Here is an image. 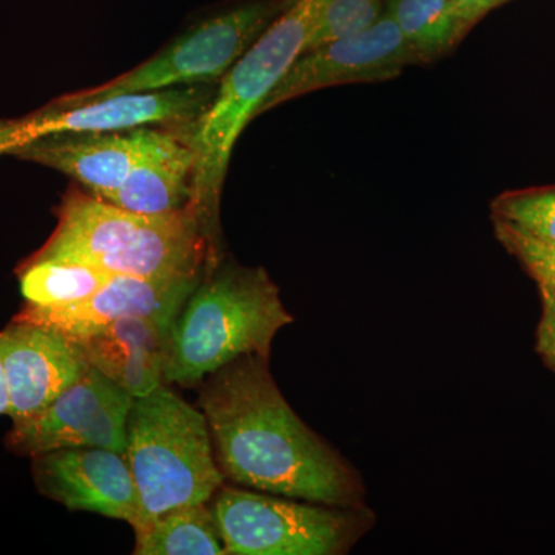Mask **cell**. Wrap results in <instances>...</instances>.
<instances>
[{
    "label": "cell",
    "mask_w": 555,
    "mask_h": 555,
    "mask_svg": "<svg viewBox=\"0 0 555 555\" xmlns=\"http://www.w3.org/2000/svg\"><path fill=\"white\" fill-rule=\"evenodd\" d=\"M269 361L244 356L201 383L198 404L222 474L268 494L364 506L357 470L288 406Z\"/></svg>",
    "instance_id": "1"
},
{
    "label": "cell",
    "mask_w": 555,
    "mask_h": 555,
    "mask_svg": "<svg viewBox=\"0 0 555 555\" xmlns=\"http://www.w3.org/2000/svg\"><path fill=\"white\" fill-rule=\"evenodd\" d=\"M323 0H291L261 38L225 73L199 118L178 127L193 153L188 208L218 251L219 206L240 134L306 49Z\"/></svg>",
    "instance_id": "2"
},
{
    "label": "cell",
    "mask_w": 555,
    "mask_h": 555,
    "mask_svg": "<svg viewBox=\"0 0 555 555\" xmlns=\"http://www.w3.org/2000/svg\"><path fill=\"white\" fill-rule=\"evenodd\" d=\"M35 255L141 278L199 276L221 261L188 207L134 214L73 188L57 208L53 235Z\"/></svg>",
    "instance_id": "3"
},
{
    "label": "cell",
    "mask_w": 555,
    "mask_h": 555,
    "mask_svg": "<svg viewBox=\"0 0 555 555\" xmlns=\"http://www.w3.org/2000/svg\"><path fill=\"white\" fill-rule=\"evenodd\" d=\"M292 323L266 269L219 261L175 321L164 383L196 386L241 357L270 360L278 332Z\"/></svg>",
    "instance_id": "4"
},
{
    "label": "cell",
    "mask_w": 555,
    "mask_h": 555,
    "mask_svg": "<svg viewBox=\"0 0 555 555\" xmlns=\"http://www.w3.org/2000/svg\"><path fill=\"white\" fill-rule=\"evenodd\" d=\"M126 456L139 500L133 531L177 507L208 503L224 486L206 415L164 385L134 398Z\"/></svg>",
    "instance_id": "5"
},
{
    "label": "cell",
    "mask_w": 555,
    "mask_h": 555,
    "mask_svg": "<svg viewBox=\"0 0 555 555\" xmlns=\"http://www.w3.org/2000/svg\"><path fill=\"white\" fill-rule=\"evenodd\" d=\"M225 553L232 555H339L374 525L364 506L298 502L254 489L222 486L211 505Z\"/></svg>",
    "instance_id": "6"
},
{
    "label": "cell",
    "mask_w": 555,
    "mask_h": 555,
    "mask_svg": "<svg viewBox=\"0 0 555 555\" xmlns=\"http://www.w3.org/2000/svg\"><path fill=\"white\" fill-rule=\"evenodd\" d=\"M291 0H246L206 17L152 60L94 89L65 94L54 102L82 104L122 96L206 86L224 78L240 57L287 9Z\"/></svg>",
    "instance_id": "7"
},
{
    "label": "cell",
    "mask_w": 555,
    "mask_h": 555,
    "mask_svg": "<svg viewBox=\"0 0 555 555\" xmlns=\"http://www.w3.org/2000/svg\"><path fill=\"white\" fill-rule=\"evenodd\" d=\"M215 93L211 83H206L82 104L61 105L53 101L31 115L0 120V156L13 155L27 142L49 134L189 126L203 115Z\"/></svg>",
    "instance_id": "8"
},
{
    "label": "cell",
    "mask_w": 555,
    "mask_h": 555,
    "mask_svg": "<svg viewBox=\"0 0 555 555\" xmlns=\"http://www.w3.org/2000/svg\"><path fill=\"white\" fill-rule=\"evenodd\" d=\"M133 400L127 390L90 366L49 406L13 423L5 447L13 454L30 459L75 448H105L126 454Z\"/></svg>",
    "instance_id": "9"
},
{
    "label": "cell",
    "mask_w": 555,
    "mask_h": 555,
    "mask_svg": "<svg viewBox=\"0 0 555 555\" xmlns=\"http://www.w3.org/2000/svg\"><path fill=\"white\" fill-rule=\"evenodd\" d=\"M416 60L389 14L357 35L299 54L283 79L262 102L258 115L276 105L328 87L396 79Z\"/></svg>",
    "instance_id": "10"
},
{
    "label": "cell",
    "mask_w": 555,
    "mask_h": 555,
    "mask_svg": "<svg viewBox=\"0 0 555 555\" xmlns=\"http://www.w3.org/2000/svg\"><path fill=\"white\" fill-rule=\"evenodd\" d=\"M0 361L9 386L11 422L38 414L90 369L76 339L56 328L13 318L0 331Z\"/></svg>",
    "instance_id": "11"
},
{
    "label": "cell",
    "mask_w": 555,
    "mask_h": 555,
    "mask_svg": "<svg viewBox=\"0 0 555 555\" xmlns=\"http://www.w3.org/2000/svg\"><path fill=\"white\" fill-rule=\"evenodd\" d=\"M40 494L68 511H86L137 526L139 500L126 454L105 448L61 449L33 456Z\"/></svg>",
    "instance_id": "12"
},
{
    "label": "cell",
    "mask_w": 555,
    "mask_h": 555,
    "mask_svg": "<svg viewBox=\"0 0 555 555\" xmlns=\"http://www.w3.org/2000/svg\"><path fill=\"white\" fill-rule=\"evenodd\" d=\"M203 276L113 275L100 291L76 305L61 309L24 306L14 318L56 328L72 339L126 317L155 318L175 323Z\"/></svg>",
    "instance_id": "13"
},
{
    "label": "cell",
    "mask_w": 555,
    "mask_h": 555,
    "mask_svg": "<svg viewBox=\"0 0 555 555\" xmlns=\"http://www.w3.org/2000/svg\"><path fill=\"white\" fill-rule=\"evenodd\" d=\"M145 129L49 134L22 145L13 156L61 171L107 201L126 181Z\"/></svg>",
    "instance_id": "14"
},
{
    "label": "cell",
    "mask_w": 555,
    "mask_h": 555,
    "mask_svg": "<svg viewBox=\"0 0 555 555\" xmlns=\"http://www.w3.org/2000/svg\"><path fill=\"white\" fill-rule=\"evenodd\" d=\"M173 324L155 318H119L76 341L90 366L131 397H145L164 385Z\"/></svg>",
    "instance_id": "15"
},
{
    "label": "cell",
    "mask_w": 555,
    "mask_h": 555,
    "mask_svg": "<svg viewBox=\"0 0 555 555\" xmlns=\"http://www.w3.org/2000/svg\"><path fill=\"white\" fill-rule=\"evenodd\" d=\"M192 171V149L178 127H147L126 181L107 201L134 214H177L188 207Z\"/></svg>",
    "instance_id": "16"
},
{
    "label": "cell",
    "mask_w": 555,
    "mask_h": 555,
    "mask_svg": "<svg viewBox=\"0 0 555 555\" xmlns=\"http://www.w3.org/2000/svg\"><path fill=\"white\" fill-rule=\"evenodd\" d=\"M137 555H225L208 503L177 507L134 529Z\"/></svg>",
    "instance_id": "17"
},
{
    "label": "cell",
    "mask_w": 555,
    "mask_h": 555,
    "mask_svg": "<svg viewBox=\"0 0 555 555\" xmlns=\"http://www.w3.org/2000/svg\"><path fill=\"white\" fill-rule=\"evenodd\" d=\"M104 270L31 255L17 269L22 298L28 308L61 309L89 298L112 278Z\"/></svg>",
    "instance_id": "18"
},
{
    "label": "cell",
    "mask_w": 555,
    "mask_h": 555,
    "mask_svg": "<svg viewBox=\"0 0 555 555\" xmlns=\"http://www.w3.org/2000/svg\"><path fill=\"white\" fill-rule=\"evenodd\" d=\"M385 13L420 64L443 56L466 36L451 0H386Z\"/></svg>",
    "instance_id": "19"
},
{
    "label": "cell",
    "mask_w": 555,
    "mask_h": 555,
    "mask_svg": "<svg viewBox=\"0 0 555 555\" xmlns=\"http://www.w3.org/2000/svg\"><path fill=\"white\" fill-rule=\"evenodd\" d=\"M491 210L494 221L555 243V185L503 193L492 201Z\"/></svg>",
    "instance_id": "20"
},
{
    "label": "cell",
    "mask_w": 555,
    "mask_h": 555,
    "mask_svg": "<svg viewBox=\"0 0 555 555\" xmlns=\"http://www.w3.org/2000/svg\"><path fill=\"white\" fill-rule=\"evenodd\" d=\"M385 10L386 0H323L305 51L366 30Z\"/></svg>",
    "instance_id": "21"
},
{
    "label": "cell",
    "mask_w": 555,
    "mask_h": 555,
    "mask_svg": "<svg viewBox=\"0 0 555 555\" xmlns=\"http://www.w3.org/2000/svg\"><path fill=\"white\" fill-rule=\"evenodd\" d=\"M494 232L499 243L535 281L542 299L555 301V243L526 235L502 221H494Z\"/></svg>",
    "instance_id": "22"
},
{
    "label": "cell",
    "mask_w": 555,
    "mask_h": 555,
    "mask_svg": "<svg viewBox=\"0 0 555 555\" xmlns=\"http://www.w3.org/2000/svg\"><path fill=\"white\" fill-rule=\"evenodd\" d=\"M535 350L555 372V301L542 299V318L537 327Z\"/></svg>",
    "instance_id": "23"
},
{
    "label": "cell",
    "mask_w": 555,
    "mask_h": 555,
    "mask_svg": "<svg viewBox=\"0 0 555 555\" xmlns=\"http://www.w3.org/2000/svg\"><path fill=\"white\" fill-rule=\"evenodd\" d=\"M452 5L459 17L460 25H462L463 33L467 31L477 24L478 21L483 20L489 11L494 10L495 7L502 5L507 0H451Z\"/></svg>",
    "instance_id": "24"
},
{
    "label": "cell",
    "mask_w": 555,
    "mask_h": 555,
    "mask_svg": "<svg viewBox=\"0 0 555 555\" xmlns=\"http://www.w3.org/2000/svg\"><path fill=\"white\" fill-rule=\"evenodd\" d=\"M9 386H7L5 372H3L2 361H0V415H9Z\"/></svg>",
    "instance_id": "25"
}]
</instances>
